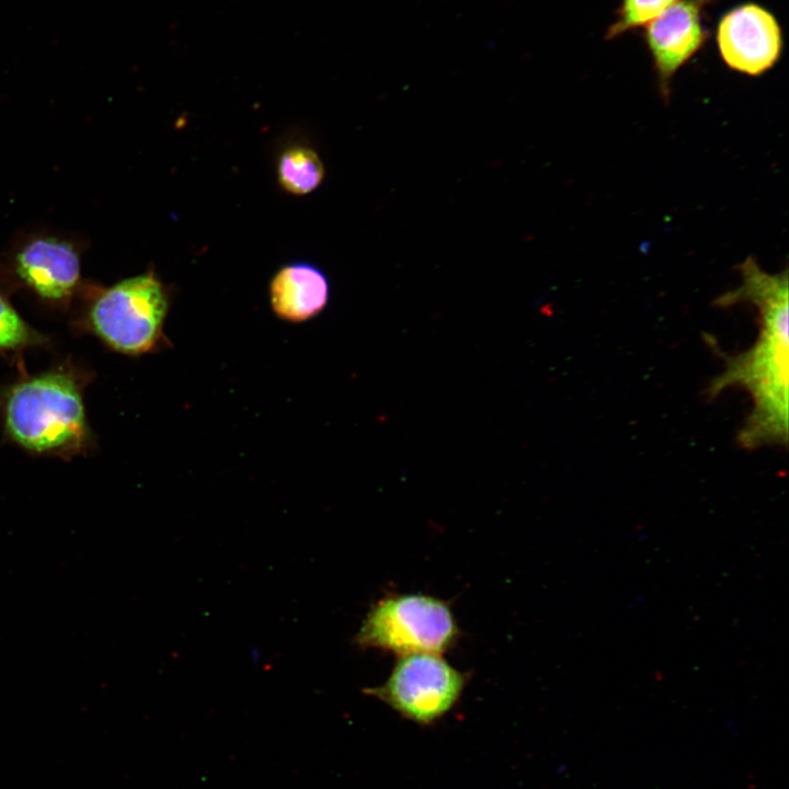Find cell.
Segmentation results:
<instances>
[{"label": "cell", "mask_w": 789, "mask_h": 789, "mask_svg": "<svg viewBox=\"0 0 789 789\" xmlns=\"http://www.w3.org/2000/svg\"><path fill=\"white\" fill-rule=\"evenodd\" d=\"M81 254L78 241L53 232H34L9 251L11 276L44 302L67 305L81 288Z\"/></svg>", "instance_id": "cell-6"}, {"label": "cell", "mask_w": 789, "mask_h": 789, "mask_svg": "<svg viewBox=\"0 0 789 789\" xmlns=\"http://www.w3.org/2000/svg\"><path fill=\"white\" fill-rule=\"evenodd\" d=\"M324 167L319 155L311 148L295 146L285 150L277 163L281 186L294 195L315 191L322 182Z\"/></svg>", "instance_id": "cell-10"}, {"label": "cell", "mask_w": 789, "mask_h": 789, "mask_svg": "<svg viewBox=\"0 0 789 789\" xmlns=\"http://www.w3.org/2000/svg\"><path fill=\"white\" fill-rule=\"evenodd\" d=\"M459 630L450 607L422 594H396L370 607L353 642L361 649H381L399 655L441 654Z\"/></svg>", "instance_id": "cell-4"}, {"label": "cell", "mask_w": 789, "mask_h": 789, "mask_svg": "<svg viewBox=\"0 0 789 789\" xmlns=\"http://www.w3.org/2000/svg\"><path fill=\"white\" fill-rule=\"evenodd\" d=\"M717 44L728 67L758 76L774 67L780 57L781 27L771 12L748 2L722 16L718 24Z\"/></svg>", "instance_id": "cell-7"}, {"label": "cell", "mask_w": 789, "mask_h": 789, "mask_svg": "<svg viewBox=\"0 0 789 789\" xmlns=\"http://www.w3.org/2000/svg\"><path fill=\"white\" fill-rule=\"evenodd\" d=\"M170 290L153 271L93 287L84 309L88 329L108 348L139 356L171 346L164 327Z\"/></svg>", "instance_id": "cell-3"}, {"label": "cell", "mask_w": 789, "mask_h": 789, "mask_svg": "<svg viewBox=\"0 0 789 789\" xmlns=\"http://www.w3.org/2000/svg\"><path fill=\"white\" fill-rule=\"evenodd\" d=\"M741 284L714 301L720 307L748 304L758 313V334L746 351L725 357L722 371L712 379L708 396L725 389H744L752 410L737 441L746 449L788 444V272L768 273L753 256L737 266Z\"/></svg>", "instance_id": "cell-1"}, {"label": "cell", "mask_w": 789, "mask_h": 789, "mask_svg": "<svg viewBox=\"0 0 789 789\" xmlns=\"http://www.w3.org/2000/svg\"><path fill=\"white\" fill-rule=\"evenodd\" d=\"M45 336L33 329L0 289V352L42 345Z\"/></svg>", "instance_id": "cell-11"}, {"label": "cell", "mask_w": 789, "mask_h": 789, "mask_svg": "<svg viewBox=\"0 0 789 789\" xmlns=\"http://www.w3.org/2000/svg\"><path fill=\"white\" fill-rule=\"evenodd\" d=\"M1 416L9 438L37 455L71 457L91 442L83 388L69 368H55L11 385Z\"/></svg>", "instance_id": "cell-2"}, {"label": "cell", "mask_w": 789, "mask_h": 789, "mask_svg": "<svg viewBox=\"0 0 789 789\" xmlns=\"http://www.w3.org/2000/svg\"><path fill=\"white\" fill-rule=\"evenodd\" d=\"M270 304L281 320L299 323L317 317L327 307L330 284L316 265L295 262L282 266L272 277Z\"/></svg>", "instance_id": "cell-9"}, {"label": "cell", "mask_w": 789, "mask_h": 789, "mask_svg": "<svg viewBox=\"0 0 789 789\" xmlns=\"http://www.w3.org/2000/svg\"><path fill=\"white\" fill-rule=\"evenodd\" d=\"M708 2L709 0H678L644 26V41L664 98L670 95L674 75L707 41L702 12Z\"/></svg>", "instance_id": "cell-8"}, {"label": "cell", "mask_w": 789, "mask_h": 789, "mask_svg": "<svg viewBox=\"0 0 789 789\" xmlns=\"http://www.w3.org/2000/svg\"><path fill=\"white\" fill-rule=\"evenodd\" d=\"M678 0H621L616 20L606 32L614 39L628 31L645 26Z\"/></svg>", "instance_id": "cell-12"}, {"label": "cell", "mask_w": 789, "mask_h": 789, "mask_svg": "<svg viewBox=\"0 0 789 789\" xmlns=\"http://www.w3.org/2000/svg\"><path fill=\"white\" fill-rule=\"evenodd\" d=\"M465 684L464 674L439 654L413 653L400 655L387 681L364 693L385 702L404 719L428 725L456 705Z\"/></svg>", "instance_id": "cell-5"}]
</instances>
